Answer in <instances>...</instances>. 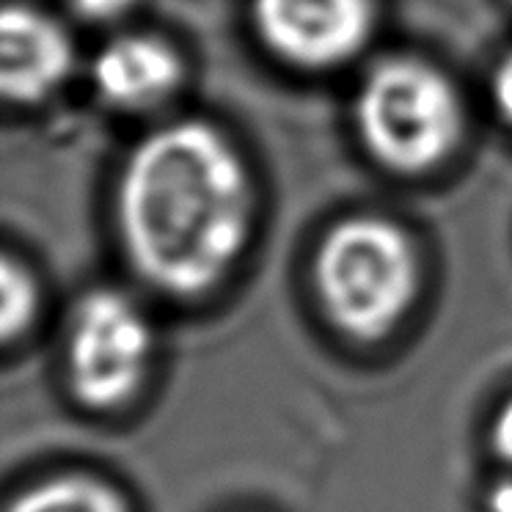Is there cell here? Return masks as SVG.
<instances>
[{"instance_id":"8fae6325","label":"cell","mask_w":512,"mask_h":512,"mask_svg":"<svg viewBox=\"0 0 512 512\" xmlns=\"http://www.w3.org/2000/svg\"><path fill=\"white\" fill-rule=\"evenodd\" d=\"M488 102L501 127L512 133V47H507L490 67Z\"/></svg>"},{"instance_id":"9c48e42d","label":"cell","mask_w":512,"mask_h":512,"mask_svg":"<svg viewBox=\"0 0 512 512\" xmlns=\"http://www.w3.org/2000/svg\"><path fill=\"white\" fill-rule=\"evenodd\" d=\"M0 336L3 345L23 342L39 323L42 314V281L23 256L6 251L0 259Z\"/></svg>"},{"instance_id":"ba28073f","label":"cell","mask_w":512,"mask_h":512,"mask_svg":"<svg viewBox=\"0 0 512 512\" xmlns=\"http://www.w3.org/2000/svg\"><path fill=\"white\" fill-rule=\"evenodd\" d=\"M6 512H135V507L111 479L89 471H61L20 490Z\"/></svg>"},{"instance_id":"277c9868","label":"cell","mask_w":512,"mask_h":512,"mask_svg":"<svg viewBox=\"0 0 512 512\" xmlns=\"http://www.w3.org/2000/svg\"><path fill=\"white\" fill-rule=\"evenodd\" d=\"M155 358V323L133 292L102 284L80 295L64 336V383L75 405L97 416L133 405Z\"/></svg>"},{"instance_id":"7a4b0ae2","label":"cell","mask_w":512,"mask_h":512,"mask_svg":"<svg viewBox=\"0 0 512 512\" xmlns=\"http://www.w3.org/2000/svg\"><path fill=\"white\" fill-rule=\"evenodd\" d=\"M347 122L361 157L383 177L427 182L466 152L471 102L441 61L391 50L356 69Z\"/></svg>"},{"instance_id":"6da1fadb","label":"cell","mask_w":512,"mask_h":512,"mask_svg":"<svg viewBox=\"0 0 512 512\" xmlns=\"http://www.w3.org/2000/svg\"><path fill=\"white\" fill-rule=\"evenodd\" d=\"M108 204L133 279L190 303L226 287L245 262L262 221V182L229 127L174 113L124 149Z\"/></svg>"},{"instance_id":"7c38bea8","label":"cell","mask_w":512,"mask_h":512,"mask_svg":"<svg viewBox=\"0 0 512 512\" xmlns=\"http://www.w3.org/2000/svg\"><path fill=\"white\" fill-rule=\"evenodd\" d=\"M490 455L499 460L504 471H512V394L504 397L488 424Z\"/></svg>"},{"instance_id":"3957f363","label":"cell","mask_w":512,"mask_h":512,"mask_svg":"<svg viewBox=\"0 0 512 512\" xmlns=\"http://www.w3.org/2000/svg\"><path fill=\"white\" fill-rule=\"evenodd\" d=\"M309 284L336 334L375 345L397 334L422 298V243L389 212L350 210L317 237Z\"/></svg>"},{"instance_id":"30bf717a","label":"cell","mask_w":512,"mask_h":512,"mask_svg":"<svg viewBox=\"0 0 512 512\" xmlns=\"http://www.w3.org/2000/svg\"><path fill=\"white\" fill-rule=\"evenodd\" d=\"M144 0H64L69 20L97 28L105 34L122 31L127 25H133V17L141 9Z\"/></svg>"},{"instance_id":"52a82bcc","label":"cell","mask_w":512,"mask_h":512,"mask_svg":"<svg viewBox=\"0 0 512 512\" xmlns=\"http://www.w3.org/2000/svg\"><path fill=\"white\" fill-rule=\"evenodd\" d=\"M69 20L34 0H6L0 12V97L6 108H45L78 75Z\"/></svg>"},{"instance_id":"5b68a950","label":"cell","mask_w":512,"mask_h":512,"mask_svg":"<svg viewBox=\"0 0 512 512\" xmlns=\"http://www.w3.org/2000/svg\"><path fill=\"white\" fill-rule=\"evenodd\" d=\"M383 12V0H245L256 47L303 78H328L367 64Z\"/></svg>"},{"instance_id":"8992f818","label":"cell","mask_w":512,"mask_h":512,"mask_svg":"<svg viewBox=\"0 0 512 512\" xmlns=\"http://www.w3.org/2000/svg\"><path fill=\"white\" fill-rule=\"evenodd\" d=\"M91 94L102 108L130 119H166L190 83V58L174 36L127 25L105 34L91 53Z\"/></svg>"},{"instance_id":"4fadbf2b","label":"cell","mask_w":512,"mask_h":512,"mask_svg":"<svg viewBox=\"0 0 512 512\" xmlns=\"http://www.w3.org/2000/svg\"><path fill=\"white\" fill-rule=\"evenodd\" d=\"M485 512H512V471H501L482 496Z\"/></svg>"}]
</instances>
